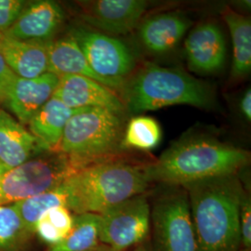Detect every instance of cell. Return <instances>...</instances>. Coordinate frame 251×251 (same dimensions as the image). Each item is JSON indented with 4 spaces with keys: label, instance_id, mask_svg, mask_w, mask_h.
Segmentation results:
<instances>
[{
    "label": "cell",
    "instance_id": "obj_1",
    "mask_svg": "<svg viewBox=\"0 0 251 251\" xmlns=\"http://www.w3.org/2000/svg\"><path fill=\"white\" fill-rule=\"evenodd\" d=\"M250 152L206 135L179 139L150 164L144 165L150 183L184 186L216 177L239 174Z\"/></svg>",
    "mask_w": 251,
    "mask_h": 251
},
{
    "label": "cell",
    "instance_id": "obj_2",
    "mask_svg": "<svg viewBox=\"0 0 251 251\" xmlns=\"http://www.w3.org/2000/svg\"><path fill=\"white\" fill-rule=\"evenodd\" d=\"M182 187L188 196L198 251H240V206L247 192L238 174Z\"/></svg>",
    "mask_w": 251,
    "mask_h": 251
},
{
    "label": "cell",
    "instance_id": "obj_3",
    "mask_svg": "<svg viewBox=\"0 0 251 251\" xmlns=\"http://www.w3.org/2000/svg\"><path fill=\"white\" fill-rule=\"evenodd\" d=\"M66 207L73 214H101L126 199L149 188L144 166L109 159L93 163L75 172L63 181Z\"/></svg>",
    "mask_w": 251,
    "mask_h": 251
},
{
    "label": "cell",
    "instance_id": "obj_4",
    "mask_svg": "<svg viewBox=\"0 0 251 251\" xmlns=\"http://www.w3.org/2000/svg\"><path fill=\"white\" fill-rule=\"evenodd\" d=\"M124 105L132 113L185 104L211 110L217 107L210 86L175 68L147 63L123 86Z\"/></svg>",
    "mask_w": 251,
    "mask_h": 251
},
{
    "label": "cell",
    "instance_id": "obj_5",
    "mask_svg": "<svg viewBox=\"0 0 251 251\" xmlns=\"http://www.w3.org/2000/svg\"><path fill=\"white\" fill-rule=\"evenodd\" d=\"M122 130L119 116L101 108H85L67 122L60 152L70 158L76 170L113 159L121 148Z\"/></svg>",
    "mask_w": 251,
    "mask_h": 251
},
{
    "label": "cell",
    "instance_id": "obj_6",
    "mask_svg": "<svg viewBox=\"0 0 251 251\" xmlns=\"http://www.w3.org/2000/svg\"><path fill=\"white\" fill-rule=\"evenodd\" d=\"M168 187L151 205L152 251H198L187 193L180 186Z\"/></svg>",
    "mask_w": 251,
    "mask_h": 251
},
{
    "label": "cell",
    "instance_id": "obj_7",
    "mask_svg": "<svg viewBox=\"0 0 251 251\" xmlns=\"http://www.w3.org/2000/svg\"><path fill=\"white\" fill-rule=\"evenodd\" d=\"M75 171L70 158L63 152H43L0 177V206L56 188Z\"/></svg>",
    "mask_w": 251,
    "mask_h": 251
},
{
    "label": "cell",
    "instance_id": "obj_8",
    "mask_svg": "<svg viewBox=\"0 0 251 251\" xmlns=\"http://www.w3.org/2000/svg\"><path fill=\"white\" fill-rule=\"evenodd\" d=\"M151 203L144 193L100 214V243L115 251H128L149 240Z\"/></svg>",
    "mask_w": 251,
    "mask_h": 251
},
{
    "label": "cell",
    "instance_id": "obj_9",
    "mask_svg": "<svg viewBox=\"0 0 251 251\" xmlns=\"http://www.w3.org/2000/svg\"><path fill=\"white\" fill-rule=\"evenodd\" d=\"M70 36L75 40L90 68L118 89L123 88L134 69V57L121 40L95 30L76 27Z\"/></svg>",
    "mask_w": 251,
    "mask_h": 251
},
{
    "label": "cell",
    "instance_id": "obj_10",
    "mask_svg": "<svg viewBox=\"0 0 251 251\" xmlns=\"http://www.w3.org/2000/svg\"><path fill=\"white\" fill-rule=\"evenodd\" d=\"M59 76L46 73L26 79L15 74L0 85V102L23 125H28L39 109L53 96Z\"/></svg>",
    "mask_w": 251,
    "mask_h": 251
},
{
    "label": "cell",
    "instance_id": "obj_11",
    "mask_svg": "<svg viewBox=\"0 0 251 251\" xmlns=\"http://www.w3.org/2000/svg\"><path fill=\"white\" fill-rule=\"evenodd\" d=\"M52 97L72 109L101 108L119 117L126 110L124 102L114 90L95 80L75 75L60 76Z\"/></svg>",
    "mask_w": 251,
    "mask_h": 251
},
{
    "label": "cell",
    "instance_id": "obj_12",
    "mask_svg": "<svg viewBox=\"0 0 251 251\" xmlns=\"http://www.w3.org/2000/svg\"><path fill=\"white\" fill-rule=\"evenodd\" d=\"M147 5L143 0H98L88 5L83 18L105 33L126 35L140 25Z\"/></svg>",
    "mask_w": 251,
    "mask_h": 251
},
{
    "label": "cell",
    "instance_id": "obj_13",
    "mask_svg": "<svg viewBox=\"0 0 251 251\" xmlns=\"http://www.w3.org/2000/svg\"><path fill=\"white\" fill-rule=\"evenodd\" d=\"M63 19V9L55 1L27 2L16 22L3 36L22 41H50Z\"/></svg>",
    "mask_w": 251,
    "mask_h": 251
},
{
    "label": "cell",
    "instance_id": "obj_14",
    "mask_svg": "<svg viewBox=\"0 0 251 251\" xmlns=\"http://www.w3.org/2000/svg\"><path fill=\"white\" fill-rule=\"evenodd\" d=\"M190 69L200 74L220 71L225 65L226 45L221 28L213 23L195 27L184 43Z\"/></svg>",
    "mask_w": 251,
    "mask_h": 251
},
{
    "label": "cell",
    "instance_id": "obj_15",
    "mask_svg": "<svg viewBox=\"0 0 251 251\" xmlns=\"http://www.w3.org/2000/svg\"><path fill=\"white\" fill-rule=\"evenodd\" d=\"M45 152L48 150L44 144L0 109V161L12 170Z\"/></svg>",
    "mask_w": 251,
    "mask_h": 251
},
{
    "label": "cell",
    "instance_id": "obj_16",
    "mask_svg": "<svg viewBox=\"0 0 251 251\" xmlns=\"http://www.w3.org/2000/svg\"><path fill=\"white\" fill-rule=\"evenodd\" d=\"M50 41H22L4 36L0 54L17 76L36 78L48 73Z\"/></svg>",
    "mask_w": 251,
    "mask_h": 251
},
{
    "label": "cell",
    "instance_id": "obj_17",
    "mask_svg": "<svg viewBox=\"0 0 251 251\" xmlns=\"http://www.w3.org/2000/svg\"><path fill=\"white\" fill-rule=\"evenodd\" d=\"M191 25L192 22L179 13L156 14L141 24L139 36L150 52L167 53L178 46Z\"/></svg>",
    "mask_w": 251,
    "mask_h": 251
},
{
    "label": "cell",
    "instance_id": "obj_18",
    "mask_svg": "<svg viewBox=\"0 0 251 251\" xmlns=\"http://www.w3.org/2000/svg\"><path fill=\"white\" fill-rule=\"evenodd\" d=\"M84 109L69 108L60 100L51 97L30 120L29 130L45 145L48 151L60 152L67 122L74 115Z\"/></svg>",
    "mask_w": 251,
    "mask_h": 251
},
{
    "label": "cell",
    "instance_id": "obj_19",
    "mask_svg": "<svg viewBox=\"0 0 251 251\" xmlns=\"http://www.w3.org/2000/svg\"><path fill=\"white\" fill-rule=\"evenodd\" d=\"M48 72L57 76L66 75H81L95 80L110 90H117V87L100 77L90 68L78 44L72 36L50 41L49 44V68Z\"/></svg>",
    "mask_w": 251,
    "mask_h": 251
},
{
    "label": "cell",
    "instance_id": "obj_20",
    "mask_svg": "<svg viewBox=\"0 0 251 251\" xmlns=\"http://www.w3.org/2000/svg\"><path fill=\"white\" fill-rule=\"evenodd\" d=\"M224 19L233 41L232 77L241 78L251 70V20L230 9L224 11Z\"/></svg>",
    "mask_w": 251,
    "mask_h": 251
},
{
    "label": "cell",
    "instance_id": "obj_21",
    "mask_svg": "<svg viewBox=\"0 0 251 251\" xmlns=\"http://www.w3.org/2000/svg\"><path fill=\"white\" fill-rule=\"evenodd\" d=\"M100 244V215L74 214L70 233L63 241L50 247L48 251H90Z\"/></svg>",
    "mask_w": 251,
    "mask_h": 251
},
{
    "label": "cell",
    "instance_id": "obj_22",
    "mask_svg": "<svg viewBox=\"0 0 251 251\" xmlns=\"http://www.w3.org/2000/svg\"><path fill=\"white\" fill-rule=\"evenodd\" d=\"M67 198L63 184L34 197L19 201L16 204L30 237L35 235V227L39 218L55 206H66Z\"/></svg>",
    "mask_w": 251,
    "mask_h": 251
},
{
    "label": "cell",
    "instance_id": "obj_23",
    "mask_svg": "<svg viewBox=\"0 0 251 251\" xmlns=\"http://www.w3.org/2000/svg\"><path fill=\"white\" fill-rule=\"evenodd\" d=\"M161 127L150 117H135L128 122L123 133L121 148L150 151L161 141Z\"/></svg>",
    "mask_w": 251,
    "mask_h": 251
},
{
    "label": "cell",
    "instance_id": "obj_24",
    "mask_svg": "<svg viewBox=\"0 0 251 251\" xmlns=\"http://www.w3.org/2000/svg\"><path fill=\"white\" fill-rule=\"evenodd\" d=\"M74 225V214L64 206H55L39 218L35 234L50 247L63 241Z\"/></svg>",
    "mask_w": 251,
    "mask_h": 251
},
{
    "label": "cell",
    "instance_id": "obj_25",
    "mask_svg": "<svg viewBox=\"0 0 251 251\" xmlns=\"http://www.w3.org/2000/svg\"><path fill=\"white\" fill-rule=\"evenodd\" d=\"M30 238L16 204L0 206V251H19Z\"/></svg>",
    "mask_w": 251,
    "mask_h": 251
},
{
    "label": "cell",
    "instance_id": "obj_26",
    "mask_svg": "<svg viewBox=\"0 0 251 251\" xmlns=\"http://www.w3.org/2000/svg\"><path fill=\"white\" fill-rule=\"evenodd\" d=\"M26 4L23 0H0V34L13 25Z\"/></svg>",
    "mask_w": 251,
    "mask_h": 251
},
{
    "label": "cell",
    "instance_id": "obj_27",
    "mask_svg": "<svg viewBox=\"0 0 251 251\" xmlns=\"http://www.w3.org/2000/svg\"><path fill=\"white\" fill-rule=\"evenodd\" d=\"M239 227L241 237L240 251H251V201L248 194L243 198L240 206Z\"/></svg>",
    "mask_w": 251,
    "mask_h": 251
},
{
    "label": "cell",
    "instance_id": "obj_28",
    "mask_svg": "<svg viewBox=\"0 0 251 251\" xmlns=\"http://www.w3.org/2000/svg\"><path fill=\"white\" fill-rule=\"evenodd\" d=\"M240 110L247 121L251 119V88L245 91L240 100Z\"/></svg>",
    "mask_w": 251,
    "mask_h": 251
},
{
    "label": "cell",
    "instance_id": "obj_29",
    "mask_svg": "<svg viewBox=\"0 0 251 251\" xmlns=\"http://www.w3.org/2000/svg\"><path fill=\"white\" fill-rule=\"evenodd\" d=\"M12 75H14L9 69V66L0 54V85L9 78Z\"/></svg>",
    "mask_w": 251,
    "mask_h": 251
},
{
    "label": "cell",
    "instance_id": "obj_30",
    "mask_svg": "<svg viewBox=\"0 0 251 251\" xmlns=\"http://www.w3.org/2000/svg\"><path fill=\"white\" fill-rule=\"evenodd\" d=\"M152 251L150 241L147 240V241H145V242L143 243V244H141V245L135 247L134 249H132V250H130V251Z\"/></svg>",
    "mask_w": 251,
    "mask_h": 251
},
{
    "label": "cell",
    "instance_id": "obj_31",
    "mask_svg": "<svg viewBox=\"0 0 251 251\" xmlns=\"http://www.w3.org/2000/svg\"><path fill=\"white\" fill-rule=\"evenodd\" d=\"M90 251H115L114 250H112L111 248H109L107 246L103 245V244H100L98 247H96L95 249L91 250Z\"/></svg>",
    "mask_w": 251,
    "mask_h": 251
},
{
    "label": "cell",
    "instance_id": "obj_32",
    "mask_svg": "<svg viewBox=\"0 0 251 251\" xmlns=\"http://www.w3.org/2000/svg\"><path fill=\"white\" fill-rule=\"evenodd\" d=\"M10 169H9V167H7L4 163H2V162L0 161V177L2 176V175H4L6 172H8Z\"/></svg>",
    "mask_w": 251,
    "mask_h": 251
},
{
    "label": "cell",
    "instance_id": "obj_33",
    "mask_svg": "<svg viewBox=\"0 0 251 251\" xmlns=\"http://www.w3.org/2000/svg\"><path fill=\"white\" fill-rule=\"evenodd\" d=\"M3 38H4V36H3L2 34H0V43H1V41L3 40Z\"/></svg>",
    "mask_w": 251,
    "mask_h": 251
}]
</instances>
